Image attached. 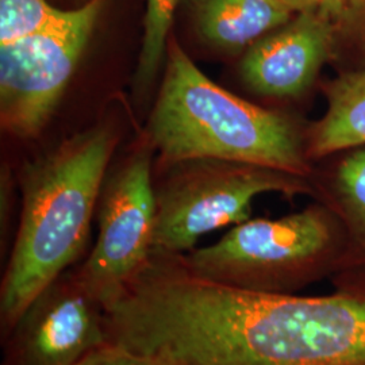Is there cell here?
I'll use <instances>...</instances> for the list:
<instances>
[{
    "label": "cell",
    "instance_id": "cell-11",
    "mask_svg": "<svg viewBox=\"0 0 365 365\" xmlns=\"http://www.w3.org/2000/svg\"><path fill=\"white\" fill-rule=\"evenodd\" d=\"M200 36L227 52L249 49L286 25L294 11L282 0H188Z\"/></svg>",
    "mask_w": 365,
    "mask_h": 365
},
{
    "label": "cell",
    "instance_id": "cell-8",
    "mask_svg": "<svg viewBox=\"0 0 365 365\" xmlns=\"http://www.w3.org/2000/svg\"><path fill=\"white\" fill-rule=\"evenodd\" d=\"M1 342L3 365H78L107 342L105 309L72 268L39 292Z\"/></svg>",
    "mask_w": 365,
    "mask_h": 365
},
{
    "label": "cell",
    "instance_id": "cell-5",
    "mask_svg": "<svg viewBox=\"0 0 365 365\" xmlns=\"http://www.w3.org/2000/svg\"><path fill=\"white\" fill-rule=\"evenodd\" d=\"M175 165L176 170L155 187L153 252L184 255L203 235L248 221L252 202L261 194L315 197L313 178L284 170L222 160H191Z\"/></svg>",
    "mask_w": 365,
    "mask_h": 365
},
{
    "label": "cell",
    "instance_id": "cell-14",
    "mask_svg": "<svg viewBox=\"0 0 365 365\" xmlns=\"http://www.w3.org/2000/svg\"><path fill=\"white\" fill-rule=\"evenodd\" d=\"M64 14L46 0H0V46L37 34Z\"/></svg>",
    "mask_w": 365,
    "mask_h": 365
},
{
    "label": "cell",
    "instance_id": "cell-2",
    "mask_svg": "<svg viewBox=\"0 0 365 365\" xmlns=\"http://www.w3.org/2000/svg\"><path fill=\"white\" fill-rule=\"evenodd\" d=\"M114 148L115 134L101 126L26 170L21 222L0 286L1 339L39 292L84 253Z\"/></svg>",
    "mask_w": 365,
    "mask_h": 365
},
{
    "label": "cell",
    "instance_id": "cell-1",
    "mask_svg": "<svg viewBox=\"0 0 365 365\" xmlns=\"http://www.w3.org/2000/svg\"><path fill=\"white\" fill-rule=\"evenodd\" d=\"M324 297L241 291L153 252L105 306L107 341L172 365H365V284Z\"/></svg>",
    "mask_w": 365,
    "mask_h": 365
},
{
    "label": "cell",
    "instance_id": "cell-3",
    "mask_svg": "<svg viewBox=\"0 0 365 365\" xmlns=\"http://www.w3.org/2000/svg\"><path fill=\"white\" fill-rule=\"evenodd\" d=\"M149 135L165 164L222 160L313 178L306 134L291 118L252 105L207 78L175 41Z\"/></svg>",
    "mask_w": 365,
    "mask_h": 365
},
{
    "label": "cell",
    "instance_id": "cell-17",
    "mask_svg": "<svg viewBox=\"0 0 365 365\" xmlns=\"http://www.w3.org/2000/svg\"><path fill=\"white\" fill-rule=\"evenodd\" d=\"M295 14L318 11V0H282Z\"/></svg>",
    "mask_w": 365,
    "mask_h": 365
},
{
    "label": "cell",
    "instance_id": "cell-9",
    "mask_svg": "<svg viewBox=\"0 0 365 365\" xmlns=\"http://www.w3.org/2000/svg\"><path fill=\"white\" fill-rule=\"evenodd\" d=\"M336 48L333 21L318 11L300 13L249 48L241 76L260 95L294 98L313 84Z\"/></svg>",
    "mask_w": 365,
    "mask_h": 365
},
{
    "label": "cell",
    "instance_id": "cell-10",
    "mask_svg": "<svg viewBox=\"0 0 365 365\" xmlns=\"http://www.w3.org/2000/svg\"><path fill=\"white\" fill-rule=\"evenodd\" d=\"M313 182L315 199L339 215L346 232L345 267L333 286L365 283V148L354 149L325 179Z\"/></svg>",
    "mask_w": 365,
    "mask_h": 365
},
{
    "label": "cell",
    "instance_id": "cell-16",
    "mask_svg": "<svg viewBox=\"0 0 365 365\" xmlns=\"http://www.w3.org/2000/svg\"><path fill=\"white\" fill-rule=\"evenodd\" d=\"M353 1L354 0H318V13L334 22L349 9Z\"/></svg>",
    "mask_w": 365,
    "mask_h": 365
},
{
    "label": "cell",
    "instance_id": "cell-6",
    "mask_svg": "<svg viewBox=\"0 0 365 365\" xmlns=\"http://www.w3.org/2000/svg\"><path fill=\"white\" fill-rule=\"evenodd\" d=\"M106 0H88L52 26L0 46V119L15 137L38 133L72 78Z\"/></svg>",
    "mask_w": 365,
    "mask_h": 365
},
{
    "label": "cell",
    "instance_id": "cell-13",
    "mask_svg": "<svg viewBox=\"0 0 365 365\" xmlns=\"http://www.w3.org/2000/svg\"><path fill=\"white\" fill-rule=\"evenodd\" d=\"M179 0H148L143 48L134 83L138 91H148L156 78L168 48V34Z\"/></svg>",
    "mask_w": 365,
    "mask_h": 365
},
{
    "label": "cell",
    "instance_id": "cell-12",
    "mask_svg": "<svg viewBox=\"0 0 365 365\" xmlns=\"http://www.w3.org/2000/svg\"><path fill=\"white\" fill-rule=\"evenodd\" d=\"M322 91L327 110L306 133L309 158L365 146V66L327 80Z\"/></svg>",
    "mask_w": 365,
    "mask_h": 365
},
{
    "label": "cell",
    "instance_id": "cell-7",
    "mask_svg": "<svg viewBox=\"0 0 365 365\" xmlns=\"http://www.w3.org/2000/svg\"><path fill=\"white\" fill-rule=\"evenodd\" d=\"M156 194L150 156L137 153L99 197V233L90 256L75 268L78 280L105 307L140 274L153 253Z\"/></svg>",
    "mask_w": 365,
    "mask_h": 365
},
{
    "label": "cell",
    "instance_id": "cell-15",
    "mask_svg": "<svg viewBox=\"0 0 365 365\" xmlns=\"http://www.w3.org/2000/svg\"><path fill=\"white\" fill-rule=\"evenodd\" d=\"M78 365H172L152 354L135 352L114 342H106L83 359Z\"/></svg>",
    "mask_w": 365,
    "mask_h": 365
},
{
    "label": "cell",
    "instance_id": "cell-18",
    "mask_svg": "<svg viewBox=\"0 0 365 365\" xmlns=\"http://www.w3.org/2000/svg\"><path fill=\"white\" fill-rule=\"evenodd\" d=\"M360 49L365 54V27L363 29L361 34H360Z\"/></svg>",
    "mask_w": 365,
    "mask_h": 365
},
{
    "label": "cell",
    "instance_id": "cell-4",
    "mask_svg": "<svg viewBox=\"0 0 365 365\" xmlns=\"http://www.w3.org/2000/svg\"><path fill=\"white\" fill-rule=\"evenodd\" d=\"M346 232L322 202L277 220L235 225L221 240L184 255L196 274L241 291L295 295L337 277L345 267Z\"/></svg>",
    "mask_w": 365,
    "mask_h": 365
}]
</instances>
